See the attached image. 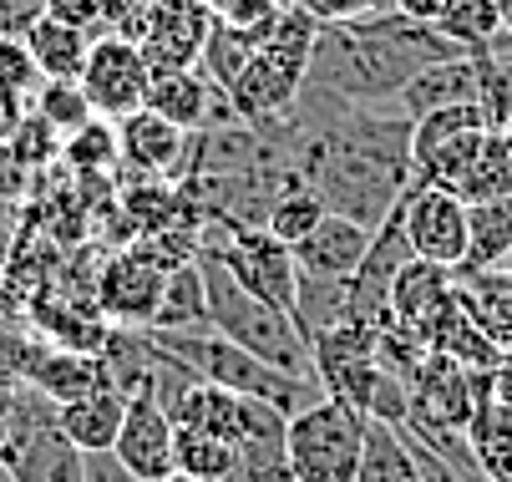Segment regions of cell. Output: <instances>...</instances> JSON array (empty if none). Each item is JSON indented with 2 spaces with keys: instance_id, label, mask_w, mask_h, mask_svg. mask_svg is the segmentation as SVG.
I'll list each match as a JSON object with an SVG mask.
<instances>
[{
  "instance_id": "20",
  "label": "cell",
  "mask_w": 512,
  "mask_h": 482,
  "mask_svg": "<svg viewBox=\"0 0 512 482\" xmlns=\"http://www.w3.org/2000/svg\"><path fill=\"white\" fill-rule=\"evenodd\" d=\"M148 330H213L208 320V285H203V269L198 254L178 259L168 269V290H163V310Z\"/></svg>"
},
{
  "instance_id": "41",
  "label": "cell",
  "mask_w": 512,
  "mask_h": 482,
  "mask_svg": "<svg viewBox=\"0 0 512 482\" xmlns=\"http://www.w3.org/2000/svg\"><path fill=\"white\" fill-rule=\"evenodd\" d=\"M507 41H512V0H507Z\"/></svg>"
},
{
  "instance_id": "45",
  "label": "cell",
  "mask_w": 512,
  "mask_h": 482,
  "mask_svg": "<svg viewBox=\"0 0 512 482\" xmlns=\"http://www.w3.org/2000/svg\"><path fill=\"white\" fill-rule=\"evenodd\" d=\"M507 132H512V127H507Z\"/></svg>"
},
{
  "instance_id": "31",
  "label": "cell",
  "mask_w": 512,
  "mask_h": 482,
  "mask_svg": "<svg viewBox=\"0 0 512 482\" xmlns=\"http://www.w3.org/2000/svg\"><path fill=\"white\" fill-rule=\"evenodd\" d=\"M46 16L71 21V26L102 36V31H107V0H46Z\"/></svg>"
},
{
  "instance_id": "36",
  "label": "cell",
  "mask_w": 512,
  "mask_h": 482,
  "mask_svg": "<svg viewBox=\"0 0 512 482\" xmlns=\"http://www.w3.org/2000/svg\"><path fill=\"white\" fill-rule=\"evenodd\" d=\"M87 482H137L112 452H87Z\"/></svg>"
},
{
  "instance_id": "4",
  "label": "cell",
  "mask_w": 512,
  "mask_h": 482,
  "mask_svg": "<svg viewBox=\"0 0 512 482\" xmlns=\"http://www.w3.org/2000/svg\"><path fill=\"white\" fill-rule=\"evenodd\" d=\"M158 346L183 361L198 381H213L224 386L234 396H249V401H264L274 411H284V417H295V411H305L310 401H320V381H305V376H289V371H274L269 361L249 356L244 346H234L229 335L218 330H148Z\"/></svg>"
},
{
  "instance_id": "10",
  "label": "cell",
  "mask_w": 512,
  "mask_h": 482,
  "mask_svg": "<svg viewBox=\"0 0 512 482\" xmlns=\"http://www.w3.org/2000/svg\"><path fill=\"white\" fill-rule=\"evenodd\" d=\"M112 457L137 482H163L178 467V427L168 417V406L153 396H127V417L112 442Z\"/></svg>"
},
{
  "instance_id": "39",
  "label": "cell",
  "mask_w": 512,
  "mask_h": 482,
  "mask_svg": "<svg viewBox=\"0 0 512 482\" xmlns=\"http://www.w3.org/2000/svg\"><path fill=\"white\" fill-rule=\"evenodd\" d=\"M137 6H148V0H107V31H117V26H122V21H127Z\"/></svg>"
},
{
  "instance_id": "12",
  "label": "cell",
  "mask_w": 512,
  "mask_h": 482,
  "mask_svg": "<svg viewBox=\"0 0 512 482\" xmlns=\"http://www.w3.org/2000/svg\"><path fill=\"white\" fill-rule=\"evenodd\" d=\"M188 143H193V137H188L183 127H173L168 117H158L153 107H137L132 117L117 122L122 163H127L137 178H183Z\"/></svg>"
},
{
  "instance_id": "16",
  "label": "cell",
  "mask_w": 512,
  "mask_h": 482,
  "mask_svg": "<svg viewBox=\"0 0 512 482\" xmlns=\"http://www.w3.org/2000/svg\"><path fill=\"white\" fill-rule=\"evenodd\" d=\"M56 417H61V432L77 442L82 452H112V442L122 432V417H127V396L107 381V386H97L87 396L61 401Z\"/></svg>"
},
{
  "instance_id": "23",
  "label": "cell",
  "mask_w": 512,
  "mask_h": 482,
  "mask_svg": "<svg viewBox=\"0 0 512 482\" xmlns=\"http://www.w3.org/2000/svg\"><path fill=\"white\" fill-rule=\"evenodd\" d=\"M507 193H512V132L492 127L472 173L462 178V198L477 203V198H507Z\"/></svg>"
},
{
  "instance_id": "24",
  "label": "cell",
  "mask_w": 512,
  "mask_h": 482,
  "mask_svg": "<svg viewBox=\"0 0 512 482\" xmlns=\"http://www.w3.org/2000/svg\"><path fill=\"white\" fill-rule=\"evenodd\" d=\"M330 209H325V198L315 193V188H284L274 203H269V214H264V229L274 234V239H284L289 249H295L300 239H310V229L325 219Z\"/></svg>"
},
{
  "instance_id": "32",
  "label": "cell",
  "mask_w": 512,
  "mask_h": 482,
  "mask_svg": "<svg viewBox=\"0 0 512 482\" xmlns=\"http://www.w3.org/2000/svg\"><path fill=\"white\" fill-rule=\"evenodd\" d=\"M46 16V0H0V36H26Z\"/></svg>"
},
{
  "instance_id": "26",
  "label": "cell",
  "mask_w": 512,
  "mask_h": 482,
  "mask_svg": "<svg viewBox=\"0 0 512 482\" xmlns=\"http://www.w3.org/2000/svg\"><path fill=\"white\" fill-rule=\"evenodd\" d=\"M31 112H41L61 137H71L77 127H87V122L97 117L77 77H51V82H41V87H36V97H31Z\"/></svg>"
},
{
  "instance_id": "6",
  "label": "cell",
  "mask_w": 512,
  "mask_h": 482,
  "mask_svg": "<svg viewBox=\"0 0 512 482\" xmlns=\"http://www.w3.org/2000/svg\"><path fill=\"white\" fill-rule=\"evenodd\" d=\"M487 132H492V122H487L482 102H462V107H442V112L416 117L411 122V173H416V183L462 193V178L472 173Z\"/></svg>"
},
{
  "instance_id": "22",
  "label": "cell",
  "mask_w": 512,
  "mask_h": 482,
  "mask_svg": "<svg viewBox=\"0 0 512 482\" xmlns=\"http://www.w3.org/2000/svg\"><path fill=\"white\" fill-rule=\"evenodd\" d=\"M467 224H472V259L467 269H492L512 249V193L507 198H477L467 203Z\"/></svg>"
},
{
  "instance_id": "15",
  "label": "cell",
  "mask_w": 512,
  "mask_h": 482,
  "mask_svg": "<svg viewBox=\"0 0 512 482\" xmlns=\"http://www.w3.org/2000/svg\"><path fill=\"white\" fill-rule=\"evenodd\" d=\"M457 280V305L467 310V320L497 340L502 351H512V269L492 264V269H452Z\"/></svg>"
},
{
  "instance_id": "13",
  "label": "cell",
  "mask_w": 512,
  "mask_h": 482,
  "mask_svg": "<svg viewBox=\"0 0 512 482\" xmlns=\"http://www.w3.org/2000/svg\"><path fill=\"white\" fill-rule=\"evenodd\" d=\"M371 239H376L371 224L345 219V214H325L310 229V239L295 244L300 274H310V280H350L365 259V249H371Z\"/></svg>"
},
{
  "instance_id": "34",
  "label": "cell",
  "mask_w": 512,
  "mask_h": 482,
  "mask_svg": "<svg viewBox=\"0 0 512 482\" xmlns=\"http://www.w3.org/2000/svg\"><path fill=\"white\" fill-rule=\"evenodd\" d=\"M16 239H21V203L0 198V269H6V259H11Z\"/></svg>"
},
{
  "instance_id": "17",
  "label": "cell",
  "mask_w": 512,
  "mask_h": 482,
  "mask_svg": "<svg viewBox=\"0 0 512 482\" xmlns=\"http://www.w3.org/2000/svg\"><path fill=\"white\" fill-rule=\"evenodd\" d=\"M26 381L61 406L71 396H87V391L107 386L112 376H107V361L102 356H92V351H61V346H46V340H41V351H36Z\"/></svg>"
},
{
  "instance_id": "18",
  "label": "cell",
  "mask_w": 512,
  "mask_h": 482,
  "mask_svg": "<svg viewBox=\"0 0 512 482\" xmlns=\"http://www.w3.org/2000/svg\"><path fill=\"white\" fill-rule=\"evenodd\" d=\"M436 36H447L457 51L482 56L507 41V0H447L442 16L431 21Z\"/></svg>"
},
{
  "instance_id": "38",
  "label": "cell",
  "mask_w": 512,
  "mask_h": 482,
  "mask_svg": "<svg viewBox=\"0 0 512 482\" xmlns=\"http://www.w3.org/2000/svg\"><path fill=\"white\" fill-rule=\"evenodd\" d=\"M21 386H26V381H21L6 361H0V411H11V401L21 396Z\"/></svg>"
},
{
  "instance_id": "44",
  "label": "cell",
  "mask_w": 512,
  "mask_h": 482,
  "mask_svg": "<svg viewBox=\"0 0 512 482\" xmlns=\"http://www.w3.org/2000/svg\"><path fill=\"white\" fill-rule=\"evenodd\" d=\"M284 482H295V477H284Z\"/></svg>"
},
{
  "instance_id": "42",
  "label": "cell",
  "mask_w": 512,
  "mask_h": 482,
  "mask_svg": "<svg viewBox=\"0 0 512 482\" xmlns=\"http://www.w3.org/2000/svg\"><path fill=\"white\" fill-rule=\"evenodd\" d=\"M502 269H512V249H507V259H502Z\"/></svg>"
},
{
  "instance_id": "11",
  "label": "cell",
  "mask_w": 512,
  "mask_h": 482,
  "mask_svg": "<svg viewBox=\"0 0 512 482\" xmlns=\"http://www.w3.org/2000/svg\"><path fill=\"white\" fill-rule=\"evenodd\" d=\"M148 107L158 117H168L173 127H183L188 137L193 132H213V127H234V102L229 92L218 87L203 66H188V72H163L153 77V92H148Z\"/></svg>"
},
{
  "instance_id": "40",
  "label": "cell",
  "mask_w": 512,
  "mask_h": 482,
  "mask_svg": "<svg viewBox=\"0 0 512 482\" xmlns=\"http://www.w3.org/2000/svg\"><path fill=\"white\" fill-rule=\"evenodd\" d=\"M163 482H208V477H193V472H178V467H173V472H168Z\"/></svg>"
},
{
  "instance_id": "7",
  "label": "cell",
  "mask_w": 512,
  "mask_h": 482,
  "mask_svg": "<svg viewBox=\"0 0 512 482\" xmlns=\"http://www.w3.org/2000/svg\"><path fill=\"white\" fill-rule=\"evenodd\" d=\"M178 259L158 254L153 239H137L132 249L112 254L97 274V310L122 325V330H148L163 310V290H168V269Z\"/></svg>"
},
{
  "instance_id": "19",
  "label": "cell",
  "mask_w": 512,
  "mask_h": 482,
  "mask_svg": "<svg viewBox=\"0 0 512 482\" xmlns=\"http://www.w3.org/2000/svg\"><path fill=\"white\" fill-rule=\"evenodd\" d=\"M92 31L82 26H71V21H56V16H41L31 31H26V46L41 66V77H82V66H87V51H92Z\"/></svg>"
},
{
  "instance_id": "30",
  "label": "cell",
  "mask_w": 512,
  "mask_h": 482,
  "mask_svg": "<svg viewBox=\"0 0 512 482\" xmlns=\"http://www.w3.org/2000/svg\"><path fill=\"white\" fill-rule=\"evenodd\" d=\"M300 6H305L320 26H335V21H365V16H381V11H391V0H300Z\"/></svg>"
},
{
  "instance_id": "2",
  "label": "cell",
  "mask_w": 512,
  "mask_h": 482,
  "mask_svg": "<svg viewBox=\"0 0 512 482\" xmlns=\"http://www.w3.org/2000/svg\"><path fill=\"white\" fill-rule=\"evenodd\" d=\"M442 56H467V51L436 36V26L406 21L401 11L320 26L305 66L300 107H386L401 97V87L421 66Z\"/></svg>"
},
{
  "instance_id": "9",
  "label": "cell",
  "mask_w": 512,
  "mask_h": 482,
  "mask_svg": "<svg viewBox=\"0 0 512 482\" xmlns=\"http://www.w3.org/2000/svg\"><path fill=\"white\" fill-rule=\"evenodd\" d=\"M82 92L92 102L97 117L107 122H122L132 117L137 107H148V92H153V66L142 56L137 41H127L122 31H102L87 51V66H82Z\"/></svg>"
},
{
  "instance_id": "21",
  "label": "cell",
  "mask_w": 512,
  "mask_h": 482,
  "mask_svg": "<svg viewBox=\"0 0 512 482\" xmlns=\"http://www.w3.org/2000/svg\"><path fill=\"white\" fill-rule=\"evenodd\" d=\"M355 482H421V467H416L411 442L401 437V427L365 422V447H360Z\"/></svg>"
},
{
  "instance_id": "37",
  "label": "cell",
  "mask_w": 512,
  "mask_h": 482,
  "mask_svg": "<svg viewBox=\"0 0 512 482\" xmlns=\"http://www.w3.org/2000/svg\"><path fill=\"white\" fill-rule=\"evenodd\" d=\"M442 6L447 0H391V11H401L406 21H421V26H431L436 16H442Z\"/></svg>"
},
{
  "instance_id": "35",
  "label": "cell",
  "mask_w": 512,
  "mask_h": 482,
  "mask_svg": "<svg viewBox=\"0 0 512 482\" xmlns=\"http://www.w3.org/2000/svg\"><path fill=\"white\" fill-rule=\"evenodd\" d=\"M31 112V97H16V92H0V143H11L16 127L26 122Z\"/></svg>"
},
{
  "instance_id": "5",
  "label": "cell",
  "mask_w": 512,
  "mask_h": 482,
  "mask_svg": "<svg viewBox=\"0 0 512 482\" xmlns=\"http://www.w3.org/2000/svg\"><path fill=\"white\" fill-rule=\"evenodd\" d=\"M365 447V417L355 406L320 396L284 422V462L295 482H355Z\"/></svg>"
},
{
  "instance_id": "8",
  "label": "cell",
  "mask_w": 512,
  "mask_h": 482,
  "mask_svg": "<svg viewBox=\"0 0 512 482\" xmlns=\"http://www.w3.org/2000/svg\"><path fill=\"white\" fill-rule=\"evenodd\" d=\"M401 229L421 264L436 269H467L472 259V224H467V198L452 188L411 183L401 193Z\"/></svg>"
},
{
  "instance_id": "43",
  "label": "cell",
  "mask_w": 512,
  "mask_h": 482,
  "mask_svg": "<svg viewBox=\"0 0 512 482\" xmlns=\"http://www.w3.org/2000/svg\"><path fill=\"white\" fill-rule=\"evenodd\" d=\"M0 477H6V467H0Z\"/></svg>"
},
{
  "instance_id": "28",
  "label": "cell",
  "mask_w": 512,
  "mask_h": 482,
  "mask_svg": "<svg viewBox=\"0 0 512 482\" xmlns=\"http://www.w3.org/2000/svg\"><path fill=\"white\" fill-rule=\"evenodd\" d=\"M61 143H66V137H61L41 112H26V122H21V127H16V137H11V153L21 158V168L41 173V168L61 163Z\"/></svg>"
},
{
  "instance_id": "25",
  "label": "cell",
  "mask_w": 512,
  "mask_h": 482,
  "mask_svg": "<svg viewBox=\"0 0 512 482\" xmlns=\"http://www.w3.org/2000/svg\"><path fill=\"white\" fill-rule=\"evenodd\" d=\"M61 163L66 168H77L82 178L92 173H112V163H122V148H117V122L107 117H92L87 127H77L61 143Z\"/></svg>"
},
{
  "instance_id": "27",
  "label": "cell",
  "mask_w": 512,
  "mask_h": 482,
  "mask_svg": "<svg viewBox=\"0 0 512 482\" xmlns=\"http://www.w3.org/2000/svg\"><path fill=\"white\" fill-rule=\"evenodd\" d=\"M234 467H239V452H234L224 437L198 432V427H178V472H193V477H208V482H224Z\"/></svg>"
},
{
  "instance_id": "33",
  "label": "cell",
  "mask_w": 512,
  "mask_h": 482,
  "mask_svg": "<svg viewBox=\"0 0 512 482\" xmlns=\"http://www.w3.org/2000/svg\"><path fill=\"white\" fill-rule=\"evenodd\" d=\"M31 183H36V173H31V168H21V158L11 153V143H0V198L21 203V198L31 193Z\"/></svg>"
},
{
  "instance_id": "14",
  "label": "cell",
  "mask_w": 512,
  "mask_h": 482,
  "mask_svg": "<svg viewBox=\"0 0 512 482\" xmlns=\"http://www.w3.org/2000/svg\"><path fill=\"white\" fill-rule=\"evenodd\" d=\"M482 97V72H477V56H442L421 66V72L401 87L396 107L416 122L426 112H442V107H462V102H477Z\"/></svg>"
},
{
  "instance_id": "1",
  "label": "cell",
  "mask_w": 512,
  "mask_h": 482,
  "mask_svg": "<svg viewBox=\"0 0 512 482\" xmlns=\"http://www.w3.org/2000/svg\"><path fill=\"white\" fill-rule=\"evenodd\" d=\"M289 163L300 183L325 198L330 214L381 224L401 193L416 183L411 173V117L386 107H300L289 112Z\"/></svg>"
},
{
  "instance_id": "29",
  "label": "cell",
  "mask_w": 512,
  "mask_h": 482,
  "mask_svg": "<svg viewBox=\"0 0 512 482\" xmlns=\"http://www.w3.org/2000/svg\"><path fill=\"white\" fill-rule=\"evenodd\" d=\"M41 66L26 46V36H0V92H16V97H36L41 87Z\"/></svg>"
},
{
  "instance_id": "3",
  "label": "cell",
  "mask_w": 512,
  "mask_h": 482,
  "mask_svg": "<svg viewBox=\"0 0 512 482\" xmlns=\"http://www.w3.org/2000/svg\"><path fill=\"white\" fill-rule=\"evenodd\" d=\"M198 269H203V285H208V320H213L218 335H229L234 346L269 361L274 371L315 381V351H310V335L300 330L295 315H284L279 305H269L249 285H239L229 274V264L208 249H198Z\"/></svg>"
}]
</instances>
